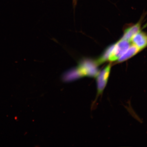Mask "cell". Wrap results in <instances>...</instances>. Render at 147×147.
Listing matches in <instances>:
<instances>
[{"label":"cell","instance_id":"cell-1","mask_svg":"<svg viewBox=\"0 0 147 147\" xmlns=\"http://www.w3.org/2000/svg\"><path fill=\"white\" fill-rule=\"evenodd\" d=\"M111 66V64H108L102 71H99L96 77L97 97L102 94L106 87L109 80Z\"/></svg>","mask_w":147,"mask_h":147},{"label":"cell","instance_id":"cell-2","mask_svg":"<svg viewBox=\"0 0 147 147\" xmlns=\"http://www.w3.org/2000/svg\"><path fill=\"white\" fill-rule=\"evenodd\" d=\"M98 65L96 61L87 60L81 65L80 71V76H88L95 78L99 72Z\"/></svg>","mask_w":147,"mask_h":147},{"label":"cell","instance_id":"cell-3","mask_svg":"<svg viewBox=\"0 0 147 147\" xmlns=\"http://www.w3.org/2000/svg\"><path fill=\"white\" fill-rule=\"evenodd\" d=\"M130 47L129 41L121 39L115 44L113 51L109 60L114 61L118 60L119 58Z\"/></svg>","mask_w":147,"mask_h":147},{"label":"cell","instance_id":"cell-4","mask_svg":"<svg viewBox=\"0 0 147 147\" xmlns=\"http://www.w3.org/2000/svg\"><path fill=\"white\" fill-rule=\"evenodd\" d=\"M131 41L134 45L141 50L147 47V34L140 31L133 37Z\"/></svg>","mask_w":147,"mask_h":147},{"label":"cell","instance_id":"cell-5","mask_svg":"<svg viewBox=\"0 0 147 147\" xmlns=\"http://www.w3.org/2000/svg\"><path fill=\"white\" fill-rule=\"evenodd\" d=\"M140 29L141 24L138 22L126 29L125 30L123 35L121 39L129 41H131L133 37L141 31Z\"/></svg>","mask_w":147,"mask_h":147},{"label":"cell","instance_id":"cell-6","mask_svg":"<svg viewBox=\"0 0 147 147\" xmlns=\"http://www.w3.org/2000/svg\"><path fill=\"white\" fill-rule=\"evenodd\" d=\"M115 44L111 45L107 47L101 56L95 61L98 66L104 63L107 60H109L110 55L115 47Z\"/></svg>","mask_w":147,"mask_h":147},{"label":"cell","instance_id":"cell-7","mask_svg":"<svg viewBox=\"0 0 147 147\" xmlns=\"http://www.w3.org/2000/svg\"><path fill=\"white\" fill-rule=\"evenodd\" d=\"M140 50L135 45H133L130 46L125 52L118 60V62L121 63L129 59L139 52Z\"/></svg>","mask_w":147,"mask_h":147},{"label":"cell","instance_id":"cell-8","mask_svg":"<svg viewBox=\"0 0 147 147\" xmlns=\"http://www.w3.org/2000/svg\"><path fill=\"white\" fill-rule=\"evenodd\" d=\"M74 1H76V0H74Z\"/></svg>","mask_w":147,"mask_h":147}]
</instances>
